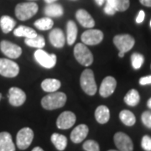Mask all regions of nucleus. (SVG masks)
I'll return each mask as SVG.
<instances>
[{
  "instance_id": "obj_1",
  "label": "nucleus",
  "mask_w": 151,
  "mask_h": 151,
  "mask_svg": "<svg viewBox=\"0 0 151 151\" xmlns=\"http://www.w3.org/2000/svg\"><path fill=\"white\" fill-rule=\"evenodd\" d=\"M66 103V95L63 92H50L41 100V105L46 110H54L62 108Z\"/></svg>"
},
{
  "instance_id": "obj_2",
  "label": "nucleus",
  "mask_w": 151,
  "mask_h": 151,
  "mask_svg": "<svg viewBox=\"0 0 151 151\" xmlns=\"http://www.w3.org/2000/svg\"><path fill=\"white\" fill-rule=\"evenodd\" d=\"M80 84L82 90L89 96L96 94L97 90V84L94 78L93 71L91 69H86L81 75Z\"/></svg>"
},
{
  "instance_id": "obj_3",
  "label": "nucleus",
  "mask_w": 151,
  "mask_h": 151,
  "mask_svg": "<svg viewBox=\"0 0 151 151\" xmlns=\"http://www.w3.org/2000/svg\"><path fill=\"white\" fill-rule=\"evenodd\" d=\"M38 5L34 2L19 4L15 7V15L22 21L32 18L38 12Z\"/></svg>"
},
{
  "instance_id": "obj_4",
  "label": "nucleus",
  "mask_w": 151,
  "mask_h": 151,
  "mask_svg": "<svg viewBox=\"0 0 151 151\" xmlns=\"http://www.w3.org/2000/svg\"><path fill=\"white\" fill-rule=\"evenodd\" d=\"M74 56L76 60L84 66H89L93 62L92 52L84 44L78 43L74 48Z\"/></svg>"
},
{
  "instance_id": "obj_5",
  "label": "nucleus",
  "mask_w": 151,
  "mask_h": 151,
  "mask_svg": "<svg viewBox=\"0 0 151 151\" xmlns=\"http://www.w3.org/2000/svg\"><path fill=\"white\" fill-rule=\"evenodd\" d=\"M19 72L16 62L11 60L0 58V75L5 77H15Z\"/></svg>"
},
{
  "instance_id": "obj_6",
  "label": "nucleus",
  "mask_w": 151,
  "mask_h": 151,
  "mask_svg": "<svg viewBox=\"0 0 151 151\" xmlns=\"http://www.w3.org/2000/svg\"><path fill=\"white\" fill-rule=\"evenodd\" d=\"M113 43L119 51L126 53L134 47L135 40L130 35H118L113 38Z\"/></svg>"
},
{
  "instance_id": "obj_7",
  "label": "nucleus",
  "mask_w": 151,
  "mask_h": 151,
  "mask_svg": "<svg viewBox=\"0 0 151 151\" xmlns=\"http://www.w3.org/2000/svg\"><path fill=\"white\" fill-rule=\"evenodd\" d=\"M35 59L41 66L47 69L54 67L56 64V55L54 54H48L41 49H38L35 52Z\"/></svg>"
},
{
  "instance_id": "obj_8",
  "label": "nucleus",
  "mask_w": 151,
  "mask_h": 151,
  "mask_svg": "<svg viewBox=\"0 0 151 151\" xmlns=\"http://www.w3.org/2000/svg\"><path fill=\"white\" fill-rule=\"evenodd\" d=\"M34 139V132L29 128H24L17 134L16 145L19 150H26L29 147Z\"/></svg>"
},
{
  "instance_id": "obj_9",
  "label": "nucleus",
  "mask_w": 151,
  "mask_h": 151,
  "mask_svg": "<svg viewBox=\"0 0 151 151\" xmlns=\"http://www.w3.org/2000/svg\"><path fill=\"white\" fill-rule=\"evenodd\" d=\"M113 140L119 151H133L134 144L129 136L123 132H118L114 134Z\"/></svg>"
},
{
  "instance_id": "obj_10",
  "label": "nucleus",
  "mask_w": 151,
  "mask_h": 151,
  "mask_svg": "<svg viewBox=\"0 0 151 151\" xmlns=\"http://www.w3.org/2000/svg\"><path fill=\"white\" fill-rule=\"evenodd\" d=\"M81 40L85 45H96L102 42L103 33L99 29H88L81 35Z\"/></svg>"
},
{
  "instance_id": "obj_11",
  "label": "nucleus",
  "mask_w": 151,
  "mask_h": 151,
  "mask_svg": "<svg viewBox=\"0 0 151 151\" xmlns=\"http://www.w3.org/2000/svg\"><path fill=\"white\" fill-rule=\"evenodd\" d=\"M0 50L1 51L11 59H17L22 54V49L15 44H13L7 41L3 40L0 43Z\"/></svg>"
},
{
  "instance_id": "obj_12",
  "label": "nucleus",
  "mask_w": 151,
  "mask_h": 151,
  "mask_svg": "<svg viewBox=\"0 0 151 151\" xmlns=\"http://www.w3.org/2000/svg\"><path fill=\"white\" fill-rule=\"evenodd\" d=\"M76 121V117L70 111H65L60 114L56 121V125L60 129H68L71 128Z\"/></svg>"
},
{
  "instance_id": "obj_13",
  "label": "nucleus",
  "mask_w": 151,
  "mask_h": 151,
  "mask_svg": "<svg viewBox=\"0 0 151 151\" xmlns=\"http://www.w3.org/2000/svg\"><path fill=\"white\" fill-rule=\"evenodd\" d=\"M26 100V94L19 87H11L9 91V101L12 106L19 107Z\"/></svg>"
},
{
  "instance_id": "obj_14",
  "label": "nucleus",
  "mask_w": 151,
  "mask_h": 151,
  "mask_svg": "<svg viewBox=\"0 0 151 151\" xmlns=\"http://www.w3.org/2000/svg\"><path fill=\"white\" fill-rule=\"evenodd\" d=\"M117 86V81L113 76H107L100 86L99 93L103 97H108L113 94Z\"/></svg>"
},
{
  "instance_id": "obj_15",
  "label": "nucleus",
  "mask_w": 151,
  "mask_h": 151,
  "mask_svg": "<svg viewBox=\"0 0 151 151\" xmlns=\"http://www.w3.org/2000/svg\"><path fill=\"white\" fill-rule=\"evenodd\" d=\"M89 129L86 124H80L72 130L70 134V139L75 144L81 143L86 138Z\"/></svg>"
},
{
  "instance_id": "obj_16",
  "label": "nucleus",
  "mask_w": 151,
  "mask_h": 151,
  "mask_svg": "<svg viewBox=\"0 0 151 151\" xmlns=\"http://www.w3.org/2000/svg\"><path fill=\"white\" fill-rule=\"evenodd\" d=\"M49 39L51 45L56 48H62L65 45V37L64 33L59 28L54 29L50 31L49 35Z\"/></svg>"
},
{
  "instance_id": "obj_17",
  "label": "nucleus",
  "mask_w": 151,
  "mask_h": 151,
  "mask_svg": "<svg viewBox=\"0 0 151 151\" xmlns=\"http://www.w3.org/2000/svg\"><path fill=\"white\" fill-rule=\"evenodd\" d=\"M76 18L81 26L85 28H92L95 25L94 19L90 14L85 9H78L76 13Z\"/></svg>"
},
{
  "instance_id": "obj_18",
  "label": "nucleus",
  "mask_w": 151,
  "mask_h": 151,
  "mask_svg": "<svg viewBox=\"0 0 151 151\" xmlns=\"http://www.w3.org/2000/svg\"><path fill=\"white\" fill-rule=\"evenodd\" d=\"M0 151H15L12 136L8 132L0 133Z\"/></svg>"
},
{
  "instance_id": "obj_19",
  "label": "nucleus",
  "mask_w": 151,
  "mask_h": 151,
  "mask_svg": "<svg viewBox=\"0 0 151 151\" xmlns=\"http://www.w3.org/2000/svg\"><path fill=\"white\" fill-rule=\"evenodd\" d=\"M95 118L99 124H105L110 119V111L108 107L101 105L95 111Z\"/></svg>"
},
{
  "instance_id": "obj_20",
  "label": "nucleus",
  "mask_w": 151,
  "mask_h": 151,
  "mask_svg": "<svg viewBox=\"0 0 151 151\" xmlns=\"http://www.w3.org/2000/svg\"><path fill=\"white\" fill-rule=\"evenodd\" d=\"M77 36V26L72 20L67 22L66 24V40L69 45H73Z\"/></svg>"
},
{
  "instance_id": "obj_21",
  "label": "nucleus",
  "mask_w": 151,
  "mask_h": 151,
  "mask_svg": "<svg viewBox=\"0 0 151 151\" xmlns=\"http://www.w3.org/2000/svg\"><path fill=\"white\" fill-rule=\"evenodd\" d=\"M63 8L62 6L58 4H48V5L45 6V14L47 17H60L63 15Z\"/></svg>"
},
{
  "instance_id": "obj_22",
  "label": "nucleus",
  "mask_w": 151,
  "mask_h": 151,
  "mask_svg": "<svg viewBox=\"0 0 151 151\" xmlns=\"http://www.w3.org/2000/svg\"><path fill=\"white\" fill-rule=\"evenodd\" d=\"M41 87L45 92H56L60 87V81L57 79L48 78L41 82Z\"/></svg>"
},
{
  "instance_id": "obj_23",
  "label": "nucleus",
  "mask_w": 151,
  "mask_h": 151,
  "mask_svg": "<svg viewBox=\"0 0 151 151\" xmlns=\"http://www.w3.org/2000/svg\"><path fill=\"white\" fill-rule=\"evenodd\" d=\"M14 34L15 36L18 37H25V38H33L37 35L36 31L30 27L20 25L14 30Z\"/></svg>"
},
{
  "instance_id": "obj_24",
  "label": "nucleus",
  "mask_w": 151,
  "mask_h": 151,
  "mask_svg": "<svg viewBox=\"0 0 151 151\" xmlns=\"http://www.w3.org/2000/svg\"><path fill=\"white\" fill-rule=\"evenodd\" d=\"M124 103L130 107H135L138 105L140 100V96L139 93L135 89H131L130 91L127 92L124 98Z\"/></svg>"
},
{
  "instance_id": "obj_25",
  "label": "nucleus",
  "mask_w": 151,
  "mask_h": 151,
  "mask_svg": "<svg viewBox=\"0 0 151 151\" xmlns=\"http://www.w3.org/2000/svg\"><path fill=\"white\" fill-rule=\"evenodd\" d=\"M15 24H16L15 20L8 15H4L0 19V27L2 29L3 32L5 34L12 31L14 28L15 27Z\"/></svg>"
},
{
  "instance_id": "obj_26",
  "label": "nucleus",
  "mask_w": 151,
  "mask_h": 151,
  "mask_svg": "<svg viewBox=\"0 0 151 151\" xmlns=\"http://www.w3.org/2000/svg\"><path fill=\"white\" fill-rule=\"evenodd\" d=\"M51 142L55 147L60 151H63L67 145V139L65 135L55 133L51 135Z\"/></svg>"
},
{
  "instance_id": "obj_27",
  "label": "nucleus",
  "mask_w": 151,
  "mask_h": 151,
  "mask_svg": "<svg viewBox=\"0 0 151 151\" xmlns=\"http://www.w3.org/2000/svg\"><path fill=\"white\" fill-rule=\"evenodd\" d=\"M119 119L121 122L126 126H133L136 122L134 114L129 110H123L119 113Z\"/></svg>"
},
{
  "instance_id": "obj_28",
  "label": "nucleus",
  "mask_w": 151,
  "mask_h": 151,
  "mask_svg": "<svg viewBox=\"0 0 151 151\" xmlns=\"http://www.w3.org/2000/svg\"><path fill=\"white\" fill-rule=\"evenodd\" d=\"M116 11L124 12L129 8V0H106Z\"/></svg>"
},
{
  "instance_id": "obj_29",
  "label": "nucleus",
  "mask_w": 151,
  "mask_h": 151,
  "mask_svg": "<svg viewBox=\"0 0 151 151\" xmlns=\"http://www.w3.org/2000/svg\"><path fill=\"white\" fill-rule=\"evenodd\" d=\"M24 42L29 46L37 49H42L45 45V39H44L43 36L38 35L35 37L25 38Z\"/></svg>"
},
{
  "instance_id": "obj_30",
  "label": "nucleus",
  "mask_w": 151,
  "mask_h": 151,
  "mask_svg": "<svg viewBox=\"0 0 151 151\" xmlns=\"http://www.w3.org/2000/svg\"><path fill=\"white\" fill-rule=\"evenodd\" d=\"M35 26L40 30H48L53 27L54 22L50 17H45L35 22Z\"/></svg>"
},
{
  "instance_id": "obj_31",
  "label": "nucleus",
  "mask_w": 151,
  "mask_h": 151,
  "mask_svg": "<svg viewBox=\"0 0 151 151\" xmlns=\"http://www.w3.org/2000/svg\"><path fill=\"white\" fill-rule=\"evenodd\" d=\"M145 61V57L143 55L139 53H133L131 55V62H132V66L135 70L140 69L141 66L144 64Z\"/></svg>"
},
{
  "instance_id": "obj_32",
  "label": "nucleus",
  "mask_w": 151,
  "mask_h": 151,
  "mask_svg": "<svg viewBox=\"0 0 151 151\" xmlns=\"http://www.w3.org/2000/svg\"><path fill=\"white\" fill-rule=\"evenodd\" d=\"M83 150L86 151H100L98 143L94 140H87L83 144Z\"/></svg>"
},
{
  "instance_id": "obj_33",
  "label": "nucleus",
  "mask_w": 151,
  "mask_h": 151,
  "mask_svg": "<svg viewBox=\"0 0 151 151\" xmlns=\"http://www.w3.org/2000/svg\"><path fill=\"white\" fill-rule=\"evenodd\" d=\"M141 119L143 124H145L148 129H151V112L150 111H145L142 113Z\"/></svg>"
},
{
  "instance_id": "obj_34",
  "label": "nucleus",
  "mask_w": 151,
  "mask_h": 151,
  "mask_svg": "<svg viewBox=\"0 0 151 151\" xmlns=\"http://www.w3.org/2000/svg\"><path fill=\"white\" fill-rule=\"evenodd\" d=\"M141 146L145 151H151V137L149 135H145L142 138Z\"/></svg>"
},
{
  "instance_id": "obj_35",
  "label": "nucleus",
  "mask_w": 151,
  "mask_h": 151,
  "mask_svg": "<svg viewBox=\"0 0 151 151\" xmlns=\"http://www.w3.org/2000/svg\"><path fill=\"white\" fill-rule=\"evenodd\" d=\"M105 3H106L105 7H104V12H105V14H107L108 15H113L117 11L115 10L113 7L110 5L109 4H108L107 2H105Z\"/></svg>"
},
{
  "instance_id": "obj_36",
  "label": "nucleus",
  "mask_w": 151,
  "mask_h": 151,
  "mask_svg": "<svg viewBox=\"0 0 151 151\" xmlns=\"http://www.w3.org/2000/svg\"><path fill=\"white\" fill-rule=\"evenodd\" d=\"M139 84L142 86H145V85H150L151 84V76H147L141 77L139 79Z\"/></svg>"
},
{
  "instance_id": "obj_37",
  "label": "nucleus",
  "mask_w": 151,
  "mask_h": 151,
  "mask_svg": "<svg viewBox=\"0 0 151 151\" xmlns=\"http://www.w3.org/2000/svg\"><path fill=\"white\" fill-rule=\"evenodd\" d=\"M145 11L140 10L139 11V14H138V16L136 18V23H138V24H140L142 22L144 21V19H145Z\"/></svg>"
},
{
  "instance_id": "obj_38",
  "label": "nucleus",
  "mask_w": 151,
  "mask_h": 151,
  "mask_svg": "<svg viewBox=\"0 0 151 151\" xmlns=\"http://www.w3.org/2000/svg\"><path fill=\"white\" fill-rule=\"evenodd\" d=\"M142 5L146 7H151V0H139Z\"/></svg>"
},
{
  "instance_id": "obj_39",
  "label": "nucleus",
  "mask_w": 151,
  "mask_h": 151,
  "mask_svg": "<svg viewBox=\"0 0 151 151\" xmlns=\"http://www.w3.org/2000/svg\"><path fill=\"white\" fill-rule=\"evenodd\" d=\"M96 4H97L98 6H102L103 4H104V3L106 2V0H95Z\"/></svg>"
},
{
  "instance_id": "obj_40",
  "label": "nucleus",
  "mask_w": 151,
  "mask_h": 151,
  "mask_svg": "<svg viewBox=\"0 0 151 151\" xmlns=\"http://www.w3.org/2000/svg\"><path fill=\"white\" fill-rule=\"evenodd\" d=\"M32 151H44V150H42L40 147H35V148L33 149Z\"/></svg>"
},
{
  "instance_id": "obj_41",
  "label": "nucleus",
  "mask_w": 151,
  "mask_h": 151,
  "mask_svg": "<svg viewBox=\"0 0 151 151\" xmlns=\"http://www.w3.org/2000/svg\"><path fill=\"white\" fill-rule=\"evenodd\" d=\"M147 106H148V108L151 109V97L148 100V102H147Z\"/></svg>"
},
{
  "instance_id": "obj_42",
  "label": "nucleus",
  "mask_w": 151,
  "mask_h": 151,
  "mask_svg": "<svg viewBox=\"0 0 151 151\" xmlns=\"http://www.w3.org/2000/svg\"><path fill=\"white\" fill-rule=\"evenodd\" d=\"M55 1H57V0H45V2L47 4H51V3H54Z\"/></svg>"
},
{
  "instance_id": "obj_43",
  "label": "nucleus",
  "mask_w": 151,
  "mask_h": 151,
  "mask_svg": "<svg viewBox=\"0 0 151 151\" xmlns=\"http://www.w3.org/2000/svg\"><path fill=\"white\" fill-rule=\"evenodd\" d=\"M124 54H125V53H124V52H121V51H119V57H121V58H122V57H124Z\"/></svg>"
},
{
  "instance_id": "obj_44",
  "label": "nucleus",
  "mask_w": 151,
  "mask_h": 151,
  "mask_svg": "<svg viewBox=\"0 0 151 151\" xmlns=\"http://www.w3.org/2000/svg\"><path fill=\"white\" fill-rule=\"evenodd\" d=\"M108 151H119V150H108Z\"/></svg>"
},
{
  "instance_id": "obj_45",
  "label": "nucleus",
  "mask_w": 151,
  "mask_h": 151,
  "mask_svg": "<svg viewBox=\"0 0 151 151\" xmlns=\"http://www.w3.org/2000/svg\"><path fill=\"white\" fill-rule=\"evenodd\" d=\"M1 98H2V94L0 93V100H1Z\"/></svg>"
},
{
  "instance_id": "obj_46",
  "label": "nucleus",
  "mask_w": 151,
  "mask_h": 151,
  "mask_svg": "<svg viewBox=\"0 0 151 151\" xmlns=\"http://www.w3.org/2000/svg\"><path fill=\"white\" fill-rule=\"evenodd\" d=\"M150 27H151V20H150Z\"/></svg>"
},
{
  "instance_id": "obj_47",
  "label": "nucleus",
  "mask_w": 151,
  "mask_h": 151,
  "mask_svg": "<svg viewBox=\"0 0 151 151\" xmlns=\"http://www.w3.org/2000/svg\"><path fill=\"white\" fill-rule=\"evenodd\" d=\"M150 67H151V65H150Z\"/></svg>"
}]
</instances>
